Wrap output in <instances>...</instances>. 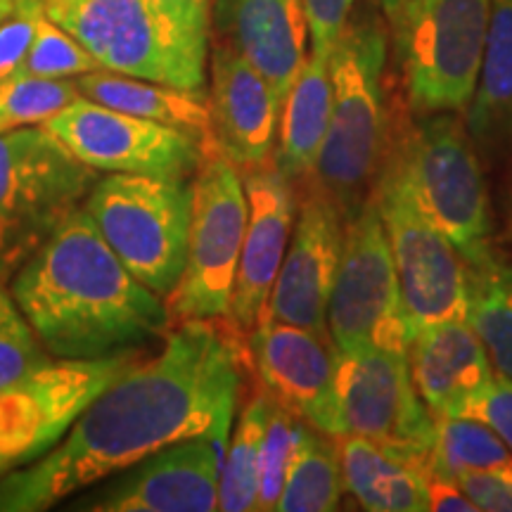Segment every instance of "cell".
Listing matches in <instances>:
<instances>
[{
	"label": "cell",
	"instance_id": "obj_1",
	"mask_svg": "<svg viewBox=\"0 0 512 512\" xmlns=\"http://www.w3.org/2000/svg\"><path fill=\"white\" fill-rule=\"evenodd\" d=\"M162 351L107 384L46 456L0 479V512H41L178 441L226 446L245 358L216 318L178 320Z\"/></svg>",
	"mask_w": 512,
	"mask_h": 512
},
{
	"label": "cell",
	"instance_id": "obj_2",
	"mask_svg": "<svg viewBox=\"0 0 512 512\" xmlns=\"http://www.w3.org/2000/svg\"><path fill=\"white\" fill-rule=\"evenodd\" d=\"M10 292L53 358L126 354L171 325L164 297L121 264L86 207L19 266Z\"/></svg>",
	"mask_w": 512,
	"mask_h": 512
},
{
	"label": "cell",
	"instance_id": "obj_3",
	"mask_svg": "<svg viewBox=\"0 0 512 512\" xmlns=\"http://www.w3.org/2000/svg\"><path fill=\"white\" fill-rule=\"evenodd\" d=\"M384 67L387 29L380 17L351 12L330 53L332 114L311 178L337 204L344 221L354 219L373 197L392 138Z\"/></svg>",
	"mask_w": 512,
	"mask_h": 512
},
{
	"label": "cell",
	"instance_id": "obj_4",
	"mask_svg": "<svg viewBox=\"0 0 512 512\" xmlns=\"http://www.w3.org/2000/svg\"><path fill=\"white\" fill-rule=\"evenodd\" d=\"M384 171L399 178L422 214L446 233L467 266L494 256L489 190L458 112L418 114L394 124Z\"/></svg>",
	"mask_w": 512,
	"mask_h": 512
},
{
	"label": "cell",
	"instance_id": "obj_5",
	"mask_svg": "<svg viewBox=\"0 0 512 512\" xmlns=\"http://www.w3.org/2000/svg\"><path fill=\"white\" fill-rule=\"evenodd\" d=\"M43 12L102 69L204 91L211 27L166 0H43Z\"/></svg>",
	"mask_w": 512,
	"mask_h": 512
},
{
	"label": "cell",
	"instance_id": "obj_6",
	"mask_svg": "<svg viewBox=\"0 0 512 512\" xmlns=\"http://www.w3.org/2000/svg\"><path fill=\"white\" fill-rule=\"evenodd\" d=\"M98 178L48 128L0 133V283L83 207Z\"/></svg>",
	"mask_w": 512,
	"mask_h": 512
},
{
	"label": "cell",
	"instance_id": "obj_7",
	"mask_svg": "<svg viewBox=\"0 0 512 512\" xmlns=\"http://www.w3.org/2000/svg\"><path fill=\"white\" fill-rule=\"evenodd\" d=\"M83 207L140 283L159 297L174 292L188 254L192 181L107 174Z\"/></svg>",
	"mask_w": 512,
	"mask_h": 512
},
{
	"label": "cell",
	"instance_id": "obj_8",
	"mask_svg": "<svg viewBox=\"0 0 512 512\" xmlns=\"http://www.w3.org/2000/svg\"><path fill=\"white\" fill-rule=\"evenodd\" d=\"M491 0H411L394 24L413 114L467 112L482 72Z\"/></svg>",
	"mask_w": 512,
	"mask_h": 512
},
{
	"label": "cell",
	"instance_id": "obj_9",
	"mask_svg": "<svg viewBox=\"0 0 512 512\" xmlns=\"http://www.w3.org/2000/svg\"><path fill=\"white\" fill-rule=\"evenodd\" d=\"M249 202L240 169L209 150L192 176L188 254L169 294L171 320L228 318L245 242Z\"/></svg>",
	"mask_w": 512,
	"mask_h": 512
},
{
	"label": "cell",
	"instance_id": "obj_10",
	"mask_svg": "<svg viewBox=\"0 0 512 512\" xmlns=\"http://www.w3.org/2000/svg\"><path fill=\"white\" fill-rule=\"evenodd\" d=\"M328 332L337 351H408L411 344L392 249L375 197L344 228L342 261L328 304Z\"/></svg>",
	"mask_w": 512,
	"mask_h": 512
},
{
	"label": "cell",
	"instance_id": "obj_11",
	"mask_svg": "<svg viewBox=\"0 0 512 512\" xmlns=\"http://www.w3.org/2000/svg\"><path fill=\"white\" fill-rule=\"evenodd\" d=\"M337 406L342 434L373 441L427 470L437 420L415 389L408 351H337Z\"/></svg>",
	"mask_w": 512,
	"mask_h": 512
},
{
	"label": "cell",
	"instance_id": "obj_12",
	"mask_svg": "<svg viewBox=\"0 0 512 512\" xmlns=\"http://www.w3.org/2000/svg\"><path fill=\"white\" fill-rule=\"evenodd\" d=\"M138 358L136 351L93 361L53 358L0 389V479L46 456L88 403Z\"/></svg>",
	"mask_w": 512,
	"mask_h": 512
},
{
	"label": "cell",
	"instance_id": "obj_13",
	"mask_svg": "<svg viewBox=\"0 0 512 512\" xmlns=\"http://www.w3.org/2000/svg\"><path fill=\"white\" fill-rule=\"evenodd\" d=\"M373 197L387 230L411 339L422 328L465 318L467 264L456 245L389 171H380Z\"/></svg>",
	"mask_w": 512,
	"mask_h": 512
},
{
	"label": "cell",
	"instance_id": "obj_14",
	"mask_svg": "<svg viewBox=\"0 0 512 512\" xmlns=\"http://www.w3.org/2000/svg\"><path fill=\"white\" fill-rule=\"evenodd\" d=\"M41 126L100 174L192 181L209 152L190 133L112 110L83 95Z\"/></svg>",
	"mask_w": 512,
	"mask_h": 512
},
{
	"label": "cell",
	"instance_id": "obj_15",
	"mask_svg": "<svg viewBox=\"0 0 512 512\" xmlns=\"http://www.w3.org/2000/svg\"><path fill=\"white\" fill-rule=\"evenodd\" d=\"M249 358L264 392L313 430L342 437L337 349L330 335L261 316L249 330Z\"/></svg>",
	"mask_w": 512,
	"mask_h": 512
},
{
	"label": "cell",
	"instance_id": "obj_16",
	"mask_svg": "<svg viewBox=\"0 0 512 512\" xmlns=\"http://www.w3.org/2000/svg\"><path fill=\"white\" fill-rule=\"evenodd\" d=\"M299 185H304V192L297 202V221L266 316L280 323L302 325L318 335H330L328 304L342 261L347 221L311 178Z\"/></svg>",
	"mask_w": 512,
	"mask_h": 512
},
{
	"label": "cell",
	"instance_id": "obj_17",
	"mask_svg": "<svg viewBox=\"0 0 512 512\" xmlns=\"http://www.w3.org/2000/svg\"><path fill=\"white\" fill-rule=\"evenodd\" d=\"M249 216L242 242L238 278L230 299L228 320L235 332H249L266 313L275 278L297 221V185L283 174L275 159L240 169Z\"/></svg>",
	"mask_w": 512,
	"mask_h": 512
},
{
	"label": "cell",
	"instance_id": "obj_18",
	"mask_svg": "<svg viewBox=\"0 0 512 512\" xmlns=\"http://www.w3.org/2000/svg\"><path fill=\"white\" fill-rule=\"evenodd\" d=\"M223 446L209 437L178 441L152 453L100 496L79 505L93 512L219 510Z\"/></svg>",
	"mask_w": 512,
	"mask_h": 512
},
{
	"label": "cell",
	"instance_id": "obj_19",
	"mask_svg": "<svg viewBox=\"0 0 512 512\" xmlns=\"http://www.w3.org/2000/svg\"><path fill=\"white\" fill-rule=\"evenodd\" d=\"M209 150L238 169L273 157L283 102L266 76L228 43L216 41L209 60Z\"/></svg>",
	"mask_w": 512,
	"mask_h": 512
},
{
	"label": "cell",
	"instance_id": "obj_20",
	"mask_svg": "<svg viewBox=\"0 0 512 512\" xmlns=\"http://www.w3.org/2000/svg\"><path fill=\"white\" fill-rule=\"evenodd\" d=\"M211 27L266 76L283 102L309 57L304 0H214Z\"/></svg>",
	"mask_w": 512,
	"mask_h": 512
},
{
	"label": "cell",
	"instance_id": "obj_21",
	"mask_svg": "<svg viewBox=\"0 0 512 512\" xmlns=\"http://www.w3.org/2000/svg\"><path fill=\"white\" fill-rule=\"evenodd\" d=\"M408 368L434 418L463 413L496 375L482 339L467 318L422 328L408 344Z\"/></svg>",
	"mask_w": 512,
	"mask_h": 512
},
{
	"label": "cell",
	"instance_id": "obj_22",
	"mask_svg": "<svg viewBox=\"0 0 512 512\" xmlns=\"http://www.w3.org/2000/svg\"><path fill=\"white\" fill-rule=\"evenodd\" d=\"M332 114L330 57L309 53L304 69L285 95L273 159L290 181L304 183L316 174Z\"/></svg>",
	"mask_w": 512,
	"mask_h": 512
},
{
	"label": "cell",
	"instance_id": "obj_23",
	"mask_svg": "<svg viewBox=\"0 0 512 512\" xmlns=\"http://www.w3.org/2000/svg\"><path fill=\"white\" fill-rule=\"evenodd\" d=\"M344 489L370 512L430 510V472L411 460L384 451L373 441L342 434L337 437Z\"/></svg>",
	"mask_w": 512,
	"mask_h": 512
},
{
	"label": "cell",
	"instance_id": "obj_24",
	"mask_svg": "<svg viewBox=\"0 0 512 512\" xmlns=\"http://www.w3.org/2000/svg\"><path fill=\"white\" fill-rule=\"evenodd\" d=\"M74 81L83 98L133 114V117L174 126L209 147L211 124L204 91H185V88L169 86V83L136 79V76L117 74L110 69L76 76Z\"/></svg>",
	"mask_w": 512,
	"mask_h": 512
},
{
	"label": "cell",
	"instance_id": "obj_25",
	"mask_svg": "<svg viewBox=\"0 0 512 512\" xmlns=\"http://www.w3.org/2000/svg\"><path fill=\"white\" fill-rule=\"evenodd\" d=\"M465 124L486 152L512 145V0H491L482 72Z\"/></svg>",
	"mask_w": 512,
	"mask_h": 512
},
{
	"label": "cell",
	"instance_id": "obj_26",
	"mask_svg": "<svg viewBox=\"0 0 512 512\" xmlns=\"http://www.w3.org/2000/svg\"><path fill=\"white\" fill-rule=\"evenodd\" d=\"M465 318L496 373L512 380V264L494 254L484 264L467 266Z\"/></svg>",
	"mask_w": 512,
	"mask_h": 512
},
{
	"label": "cell",
	"instance_id": "obj_27",
	"mask_svg": "<svg viewBox=\"0 0 512 512\" xmlns=\"http://www.w3.org/2000/svg\"><path fill=\"white\" fill-rule=\"evenodd\" d=\"M344 491L342 460L337 437L304 427L297 453L287 472L280 512H332L339 508Z\"/></svg>",
	"mask_w": 512,
	"mask_h": 512
},
{
	"label": "cell",
	"instance_id": "obj_28",
	"mask_svg": "<svg viewBox=\"0 0 512 512\" xmlns=\"http://www.w3.org/2000/svg\"><path fill=\"white\" fill-rule=\"evenodd\" d=\"M271 403V396L261 392L242 408L233 437L228 441V453L223 456L219 486V510L223 512L256 510L261 446H264Z\"/></svg>",
	"mask_w": 512,
	"mask_h": 512
},
{
	"label": "cell",
	"instance_id": "obj_29",
	"mask_svg": "<svg viewBox=\"0 0 512 512\" xmlns=\"http://www.w3.org/2000/svg\"><path fill=\"white\" fill-rule=\"evenodd\" d=\"M437 432L430 453L427 472L456 482L460 472L467 470H503L512 463L510 448L484 422L472 418H434Z\"/></svg>",
	"mask_w": 512,
	"mask_h": 512
},
{
	"label": "cell",
	"instance_id": "obj_30",
	"mask_svg": "<svg viewBox=\"0 0 512 512\" xmlns=\"http://www.w3.org/2000/svg\"><path fill=\"white\" fill-rule=\"evenodd\" d=\"M79 95L74 79L10 76L0 81V133L46 124Z\"/></svg>",
	"mask_w": 512,
	"mask_h": 512
},
{
	"label": "cell",
	"instance_id": "obj_31",
	"mask_svg": "<svg viewBox=\"0 0 512 512\" xmlns=\"http://www.w3.org/2000/svg\"><path fill=\"white\" fill-rule=\"evenodd\" d=\"M98 69H102L100 62L43 12L29 53L17 74L36 76V79H76Z\"/></svg>",
	"mask_w": 512,
	"mask_h": 512
},
{
	"label": "cell",
	"instance_id": "obj_32",
	"mask_svg": "<svg viewBox=\"0 0 512 512\" xmlns=\"http://www.w3.org/2000/svg\"><path fill=\"white\" fill-rule=\"evenodd\" d=\"M304 427L306 422L302 418L287 411L278 401L271 403L264 446H261V477L259 494H256V510H278L280 494H283L287 472H290Z\"/></svg>",
	"mask_w": 512,
	"mask_h": 512
},
{
	"label": "cell",
	"instance_id": "obj_33",
	"mask_svg": "<svg viewBox=\"0 0 512 512\" xmlns=\"http://www.w3.org/2000/svg\"><path fill=\"white\" fill-rule=\"evenodd\" d=\"M53 361L34 328L19 309L12 292L0 283V389Z\"/></svg>",
	"mask_w": 512,
	"mask_h": 512
},
{
	"label": "cell",
	"instance_id": "obj_34",
	"mask_svg": "<svg viewBox=\"0 0 512 512\" xmlns=\"http://www.w3.org/2000/svg\"><path fill=\"white\" fill-rule=\"evenodd\" d=\"M41 15L43 0H12L10 10L0 17V81L19 72Z\"/></svg>",
	"mask_w": 512,
	"mask_h": 512
},
{
	"label": "cell",
	"instance_id": "obj_35",
	"mask_svg": "<svg viewBox=\"0 0 512 512\" xmlns=\"http://www.w3.org/2000/svg\"><path fill=\"white\" fill-rule=\"evenodd\" d=\"M460 418L484 422L494 430L512 453V380L505 375H494L482 394H477L460 413Z\"/></svg>",
	"mask_w": 512,
	"mask_h": 512
},
{
	"label": "cell",
	"instance_id": "obj_36",
	"mask_svg": "<svg viewBox=\"0 0 512 512\" xmlns=\"http://www.w3.org/2000/svg\"><path fill=\"white\" fill-rule=\"evenodd\" d=\"M354 5L356 0H304L313 55L330 57L339 34L354 12Z\"/></svg>",
	"mask_w": 512,
	"mask_h": 512
},
{
	"label": "cell",
	"instance_id": "obj_37",
	"mask_svg": "<svg viewBox=\"0 0 512 512\" xmlns=\"http://www.w3.org/2000/svg\"><path fill=\"white\" fill-rule=\"evenodd\" d=\"M463 494L486 512H512V479L503 470H467L456 477Z\"/></svg>",
	"mask_w": 512,
	"mask_h": 512
},
{
	"label": "cell",
	"instance_id": "obj_38",
	"mask_svg": "<svg viewBox=\"0 0 512 512\" xmlns=\"http://www.w3.org/2000/svg\"><path fill=\"white\" fill-rule=\"evenodd\" d=\"M430 510L432 512H479L477 505L463 494V489L451 479L430 477Z\"/></svg>",
	"mask_w": 512,
	"mask_h": 512
},
{
	"label": "cell",
	"instance_id": "obj_39",
	"mask_svg": "<svg viewBox=\"0 0 512 512\" xmlns=\"http://www.w3.org/2000/svg\"><path fill=\"white\" fill-rule=\"evenodd\" d=\"M166 3H171L188 17L211 27V5H214V0H166Z\"/></svg>",
	"mask_w": 512,
	"mask_h": 512
},
{
	"label": "cell",
	"instance_id": "obj_40",
	"mask_svg": "<svg viewBox=\"0 0 512 512\" xmlns=\"http://www.w3.org/2000/svg\"><path fill=\"white\" fill-rule=\"evenodd\" d=\"M408 3H411V0H375V5L384 12V17L389 19V24H392V27L399 22L403 10L408 8Z\"/></svg>",
	"mask_w": 512,
	"mask_h": 512
},
{
	"label": "cell",
	"instance_id": "obj_41",
	"mask_svg": "<svg viewBox=\"0 0 512 512\" xmlns=\"http://www.w3.org/2000/svg\"><path fill=\"white\" fill-rule=\"evenodd\" d=\"M10 5H12V0H0V17L10 10Z\"/></svg>",
	"mask_w": 512,
	"mask_h": 512
},
{
	"label": "cell",
	"instance_id": "obj_42",
	"mask_svg": "<svg viewBox=\"0 0 512 512\" xmlns=\"http://www.w3.org/2000/svg\"><path fill=\"white\" fill-rule=\"evenodd\" d=\"M503 472H505V475H508V477L512 479V463H510L508 467H503Z\"/></svg>",
	"mask_w": 512,
	"mask_h": 512
}]
</instances>
